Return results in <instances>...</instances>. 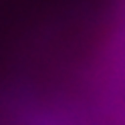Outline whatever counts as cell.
Segmentation results:
<instances>
[]
</instances>
